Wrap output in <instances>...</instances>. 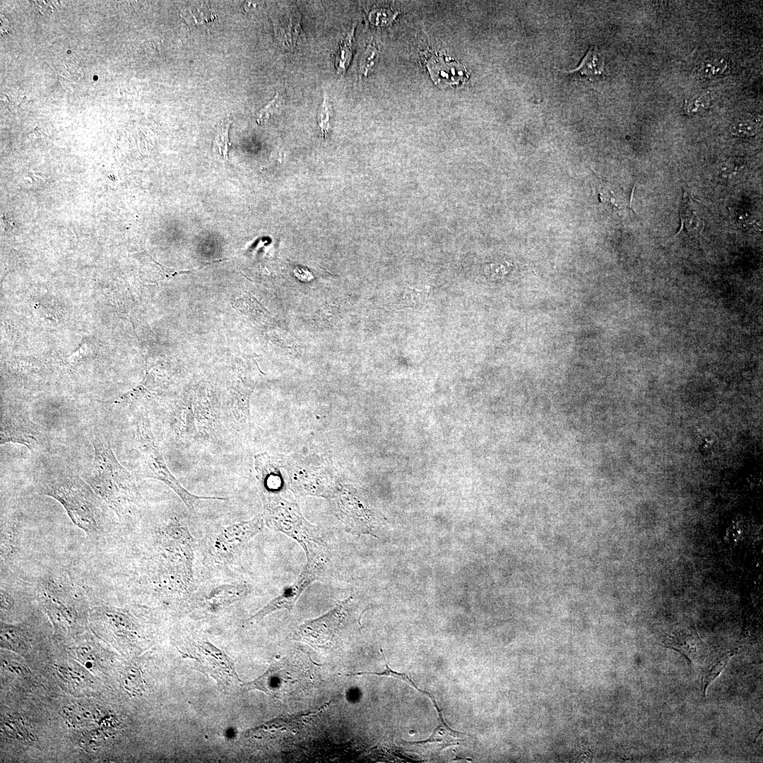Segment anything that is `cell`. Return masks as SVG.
<instances>
[{
    "label": "cell",
    "instance_id": "cell-1",
    "mask_svg": "<svg viewBox=\"0 0 763 763\" xmlns=\"http://www.w3.org/2000/svg\"><path fill=\"white\" fill-rule=\"evenodd\" d=\"M150 555L143 577L150 591L177 598L196 591L194 539L181 518L171 516L158 528Z\"/></svg>",
    "mask_w": 763,
    "mask_h": 763
},
{
    "label": "cell",
    "instance_id": "cell-3",
    "mask_svg": "<svg viewBox=\"0 0 763 763\" xmlns=\"http://www.w3.org/2000/svg\"><path fill=\"white\" fill-rule=\"evenodd\" d=\"M37 485L40 493L58 501L72 522L89 536L105 533L108 507L85 480L73 475H49L41 478Z\"/></svg>",
    "mask_w": 763,
    "mask_h": 763
},
{
    "label": "cell",
    "instance_id": "cell-27",
    "mask_svg": "<svg viewBox=\"0 0 763 763\" xmlns=\"http://www.w3.org/2000/svg\"><path fill=\"white\" fill-rule=\"evenodd\" d=\"M330 105L329 100L324 95V97L322 104L320 106L318 112V124L321 128L322 136L327 138L329 134L330 126Z\"/></svg>",
    "mask_w": 763,
    "mask_h": 763
},
{
    "label": "cell",
    "instance_id": "cell-12",
    "mask_svg": "<svg viewBox=\"0 0 763 763\" xmlns=\"http://www.w3.org/2000/svg\"><path fill=\"white\" fill-rule=\"evenodd\" d=\"M321 569L322 566L307 563L292 584L283 588L279 596L250 617L247 621L251 623L257 622L273 612L283 609L291 610L300 596L317 579Z\"/></svg>",
    "mask_w": 763,
    "mask_h": 763
},
{
    "label": "cell",
    "instance_id": "cell-30",
    "mask_svg": "<svg viewBox=\"0 0 763 763\" xmlns=\"http://www.w3.org/2000/svg\"><path fill=\"white\" fill-rule=\"evenodd\" d=\"M710 98L707 94L696 95L689 103L687 111L692 114L697 113L708 107Z\"/></svg>",
    "mask_w": 763,
    "mask_h": 763
},
{
    "label": "cell",
    "instance_id": "cell-17",
    "mask_svg": "<svg viewBox=\"0 0 763 763\" xmlns=\"http://www.w3.org/2000/svg\"><path fill=\"white\" fill-rule=\"evenodd\" d=\"M680 227L678 234L682 231L689 237H699L704 227V222L697 212L692 208L688 195L684 193L680 210Z\"/></svg>",
    "mask_w": 763,
    "mask_h": 763
},
{
    "label": "cell",
    "instance_id": "cell-28",
    "mask_svg": "<svg viewBox=\"0 0 763 763\" xmlns=\"http://www.w3.org/2000/svg\"><path fill=\"white\" fill-rule=\"evenodd\" d=\"M731 133L739 137H750L757 132V126L750 121L737 122L731 128Z\"/></svg>",
    "mask_w": 763,
    "mask_h": 763
},
{
    "label": "cell",
    "instance_id": "cell-13",
    "mask_svg": "<svg viewBox=\"0 0 763 763\" xmlns=\"http://www.w3.org/2000/svg\"><path fill=\"white\" fill-rule=\"evenodd\" d=\"M430 54L427 67L436 84L452 86L462 83L468 78V73L462 64L440 53Z\"/></svg>",
    "mask_w": 763,
    "mask_h": 763
},
{
    "label": "cell",
    "instance_id": "cell-24",
    "mask_svg": "<svg viewBox=\"0 0 763 763\" xmlns=\"http://www.w3.org/2000/svg\"><path fill=\"white\" fill-rule=\"evenodd\" d=\"M231 123L230 120L227 119L220 124L214 141L218 153L227 160H228L229 151L231 147L229 137Z\"/></svg>",
    "mask_w": 763,
    "mask_h": 763
},
{
    "label": "cell",
    "instance_id": "cell-2",
    "mask_svg": "<svg viewBox=\"0 0 763 763\" xmlns=\"http://www.w3.org/2000/svg\"><path fill=\"white\" fill-rule=\"evenodd\" d=\"M90 440L94 457L85 481L120 521L133 519L141 503L134 477L118 461L100 432L95 431Z\"/></svg>",
    "mask_w": 763,
    "mask_h": 763
},
{
    "label": "cell",
    "instance_id": "cell-9",
    "mask_svg": "<svg viewBox=\"0 0 763 763\" xmlns=\"http://www.w3.org/2000/svg\"><path fill=\"white\" fill-rule=\"evenodd\" d=\"M330 500L335 514L344 524L347 532L378 538L376 533L379 522L355 487L340 482Z\"/></svg>",
    "mask_w": 763,
    "mask_h": 763
},
{
    "label": "cell",
    "instance_id": "cell-29",
    "mask_svg": "<svg viewBox=\"0 0 763 763\" xmlns=\"http://www.w3.org/2000/svg\"><path fill=\"white\" fill-rule=\"evenodd\" d=\"M726 69V64L723 60H712L703 64L700 69L702 75L707 77H713L720 75Z\"/></svg>",
    "mask_w": 763,
    "mask_h": 763
},
{
    "label": "cell",
    "instance_id": "cell-34",
    "mask_svg": "<svg viewBox=\"0 0 763 763\" xmlns=\"http://www.w3.org/2000/svg\"><path fill=\"white\" fill-rule=\"evenodd\" d=\"M1 32L5 34L10 30L11 24L8 18L1 13Z\"/></svg>",
    "mask_w": 763,
    "mask_h": 763
},
{
    "label": "cell",
    "instance_id": "cell-31",
    "mask_svg": "<svg viewBox=\"0 0 763 763\" xmlns=\"http://www.w3.org/2000/svg\"><path fill=\"white\" fill-rule=\"evenodd\" d=\"M374 49L373 47H369L364 53L363 56L360 59V70L363 74H366L368 69L371 66L372 59L374 57Z\"/></svg>",
    "mask_w": 763,
    "mask_h": 763
},
{
    "label": "cell",
    "instance_id": "cell-8",
    "mask_svg": "<svg viewBox=\"0 0 763 763\" xmlns=\"http://www.w3.org/2000/svg\"><path fill=\"white\" fill-rule=\"evenodd\" d=\"M36 591L40 601L57 622L67 625L73 622L71 601L79 599L83 590L69 575L47 574L40 579Z\"/></svg>",
    "mask_w": 763,
    "mask_h": 763
},
{
    "label": "cell",
    "instance_id": "cell-21",
    "mask_svg": "<svg viewBox=\"0 0 763 763\" xmlns=\"http://www.w3.org/2000/svg\"><path fill=\"white\" fill-rule=\"evenodd\" d=\"M353 33L354 26L340 40L335 61L338 73L343 74L350 64L352 56Z\"/></svg>",
    "mask_w": 763,
    "mask_h": 763
},
{
    "label": "cell",
    "instance_id": "cell-32",
    "mask_svg": "<svg viewBox=\"0 0 763 763\" xmlns=\"http://www.w3.org/2000/svg\"><path fill=\"white\" fill-rule=\"evenodd\" d=\"M35 4H36V6L37 5L38 9L40 10L41 12L43 13H50V12L53 13L56 10H57L59 8V1H37Z\"/></svg>",
    "mask_w": 763,
    "mask_h": 763
},
{
    "label": "cell",
    "instance_id": "cell-33",
    "mask_svg": "<svg viewBox=\"0 0 763 763\" xmlns=\"http://www.w3.org/2000/svg\"><path fill=\"white\" fill-rule=\"evenodd\" d=\"M741 220H742L743 227H744L745 228L755 229V230H759L761 229V227L759 226V225L757 223H756L755 220H750L749 218H742Z\"/></svg>",
    "mask_w": 763,
    "mask_h": 763
},
{
    "label": "cell",
    "instance_id": "cell-7",
    "mask_svg": "<svg viewBox=\"0 0 763 763\" xmlns=\"http://www.w3.org/2000/svg\"><path fill=\"white\" fill-rule=\"evenodd\" d=\"M134 440L139 454V467L143 478H153L162 482L179 497L191 511H194L195 503L200 499H227L223 497L193 495L179 483L170 471L162 455L155 445L150 422L146 415H142L137 422Z\"/></svg>",
    "mask_w": 763,
    "mask_h": 763
},
{
    "label": "cell",
    "instance_id": "cell-4",
    "mask_svg": "<svg viewBox=\"0 0 763 763\" xmlns=\"http://www.w3.org/2000/svg\"><path fill=\"white\" fill-rule=\"evenodd\" d=\"M260 494L266 525L295 540L302 547L308 564L323 566L326 558V545L318 528L304 518L299 506L279 494Z\"/></svg>",
    "mask_w": 763,
    "mask_h": 763
},
{
    "label": "cell",
    "instance_id": "cell-26",
    "mask_svg": "<svg viewBox=\"0 0 763 763\" xmlns=\"http://www.w3.org/2000/svg\"><path fill=\"white\" fill-rule=\"evenodd\" d=\"M123 685L126 690L138 693L142 689V680L139 670L135 668H129L122 675Z\"/></svg>",
    "mask_w": 763,
    "mask_h": 763
},
{
    "label": "cell",
    "instance_id": "cell-10",
    "mask_svg": "<svg viewBox=\"0 0 763 763\" xmlns=\"http://www.w3.org/2000/svg\"><path fill=\"white\" fill-rule=\"evenodd\" d=\"M1 444H20L32 451L45 450L49 443L42 429L30 418L28 412L19 408L1 412Z\"/></svg>",
    "mask_w": 763,
    "mask_h": 763
},
{
    "label": "cell",
    "instance_id": "cell-25",
    "mask_svg": "<svg viewBox=\"0 0 763 763\" xmlns=\"http://www.w3.org/2000/svg\"><path fill=\"white\" fill-rule=\"evenodd\" d=\"M283 105V97L277 93L264 107L259 111L256 114V122L260 124L266 122L272 115L280 111Z\"/></svg>",
    "mask_w": 763,
    "mask_h": 763
},
{
    "label": "cell",
    "instance_id": "cell-6",
    "mask_svg": "<svg viewBox=\"0 0 763 763\" xmlns=\"http://www.w3.org/2000/svg\"><path fill=\"white\" fill-rule=\"evenodd\" d=\"M313 682L308 658L294 654L274 662L261 676L245 685L249 690H257L282 698L304 692Z\"/></svg>",
    "mask_w": 763,
    "mask_h": 763
},
{
    "label": "cell",
    "instance_id": "cell-15",
    "mask_svg": "<svg viewBox=\"0 0 763 763\" xmlns=\"http://www.w3.org/2000/svg\"><path fill=\"white\" fill-rule=\"evenodd\" d=\"M300 14L295 6L288 7L274 20L276 38L282 46L292 49L299 42L301 34Z\"/></svg>",
    "mask_w": 763,
    "mask_h": 763
},
{
    "label": "cell",
    "instance_id": "cell-23",
    "mask_svg": "<svg viewBox=\"0 0 763 763\" xmlns=\"http://www.w3.org/2000/svg\"><path fill=\"white\" fill-rule=\"evenodd\" d=\"M182 16L189 23L195 25H202L213 20L215 18L213 11L203 3L195 4L191 6L189 8H186Z\"/></svg>",
    "mask_w": 763,
    "mask_h": 763
},
{
    "label": "cell",
    "instance_id": "cell-22",
    "mask_svg": "<svg viewBox=\"0 0 763 763\" xmlns=\"http://www.w3.org/2000/svg\"><path fill=\"white\" fill-rule=\"evenodd\" d=\"M64 714L66 719L74 727H84L93 723L95 716L90 709L82 705L74 704L66 708Z\"/></svg>",
    "mask_w": 763,
    "mask_h": 763
},
{
    "label": "cell",
    "instance_id": "cell-19",
    "mask_svg": "<svg viewBox=\"0 0 763 763\" xmlns=\"http://www.w3.org/2000/svg\"><path fill=\"white\" fill-rule=\"evenodd\" d=\"M604 71V61L599 56L594 47H590L579 66L564 71L567 73H576L593 81L602 75Z\"/></svg>",
    "mask_w": 763,
    "mask_h": 763
},
{
    "label": "cell",
    "instance_id": "cell-14",
    "mask_svg": "<svg viewBox=\"0 0 763 763\" xmlns=\"http://www.w3.org/2000/svg\"><path fill=\"white\" fill-rule=\"evenodd\" d=\"M663 646L683 654L692 663H702L709 656V649L697 633L686 629L675 630L667 637Z\"/></svg>",
    "mask_w": 763,
    "mask_h": 763
},
{
    "label": "cell",
    "instance_id": "cell-16",
    "mask_svg": "<svg viewBox=\"0 0 763 763\" xmlns=\"http://www.w3.org/2000/svg\"><path fill=\"white\" fill-rule=\"evenodd\" d=\"M247 593L246 584H222L208 589L203 601L210 609L217 610L240 601Z\"/></svg>",
    "mask_w": 763,
    "mask_h": 763
},
{
    "label": "cell",
    "instance_id": "cell-18",
    "mask_svg": "<svg viewBox=\"0 0 763 763\" xmlns=\"http://www.w3.org/2000/svg\"><path fill=\"white\" fill-rule=\"evenodd\" d=\"M29 634L26 629L20 626L1 624V645L16 651L28 649L30 644Z\"/></svg>",
    "mask_w": 763,
    "mask_h": 763
},
{
    "label": "cell",
    "instance_id": "cell-5",
    "mask_svg": "<svg viewBox=\"0 0 763 763\" xmlns=\"http://www.w3.org/2000/svg\"><path fill=\"white\" fill-rule=\"evenodd\" d=\"M263 516L225 526H219L203 539L202 552L207 565L225 567L232 564L248 543L264 527Z\"/></svg>",
    "mask_w": 763,
    "mask_h": 763
},
{
    "label": "cell",
    "instance_id": "cell-20",
    "mask_svg": "<svg viewBox=\"0 0 763 763\" xmlns=\"http://www.w3.org/2000/svg\"><path fill=\"white\" fill-rule=\"evenodd\" d=\"M738 649L732 650L716 658L705 671L702 678V691L706 696L709 686L721 674L729 661L737 653Z\"/></svg>",
    "mask_w": 763,
    "mask_h": 763
},
{
    "label": "cell",
    "instance_id": "cell-11",
    "mask_svg": "<svg viewBox=\"0 0 763 763\" xmlns=\"http://www.w3.org/2000/svg\"><path fill=\"white\" fill-rule=\"evenodd\" d=\"M351 603L350 597L326 614L305 622L298 628L297 638L313 646L326 648L331 645L348 623Z\"/></svg>",
    "mask_w": 763,
    "mask_h": 763
}]
</instances>
